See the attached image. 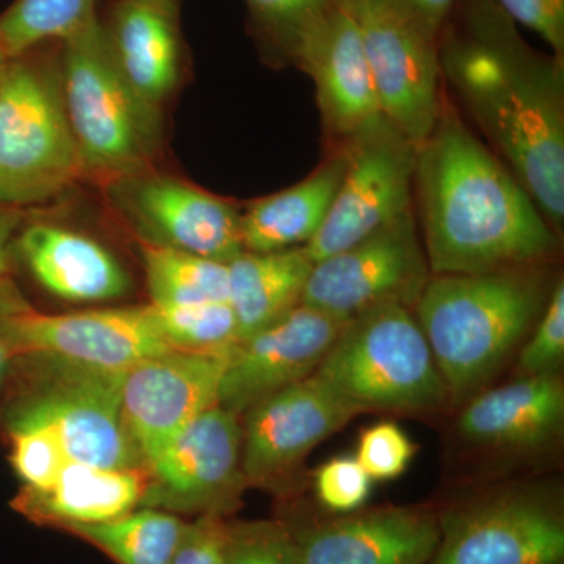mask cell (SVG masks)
I'll return each mask as SVG.
<instances>
[{"label":"cell","mask_w":564,"mask_h":564,"mask_svg":"<svg viewBox=\"0 0 564 564\" xmlns=\"http://www.w3.org/2000/svg\"><path fill=\"white\" fill-rule=\"evenodd\" d=\"M441 74L549 225L564 218L563 57L543 54L494 0H466L440 36Z\"/></svg>","instance_id":"obj_1"},{"label":"cell","mask_w":564,"mask_h":564,"mask_svg":"<svg viewBox=\"0 0 564 564\" xmlns=\"http://www.w3.org/2000/svg\"><path fill=\"white\" fill-rule=\"evenodd\" d=\"M413 191L434 274L522 269L558 251V236L532 196L445 102L417 144Z\"/></svg>","instance_id":"obj_2"},{"label":"cell","mask_w":564,"mask_h":564,"mask_svg":"<svg viewBox=\"0 0 564 564\" xmlns=\"http://www.w3.org/2000/svg\"><path fill=\"white\" fill-rule=\"evenodd\" d=\"M545 292L536 265L430 278L415 310L452 402L491 380L543 314Z\"/></svg>","instance_id":"obj_3"},{"label":"cell","mask_w":564,"mask_h":564,"mask_svg":"<svg viewBox=\"0 0 564 564\" xmlns=\"http://www.w3.org/2000/svg\"><path fill=\"white\" fill-rule=\"evenodd\" d=\"M57 58L84 173L117 182L147 172L161 141L159 111L126 80L101 18L58 43Z\"/></svg>","instance_id":"obj_4"},{"label":"cell","mask_w":564,"mask_h":564,"mask_svg":"<svg viewBox=\"0 0 564 564\" xmlns=\"http://www.w3.org/2000/svg\"><path fill=\"white\" fill-rule=\"evenodd\" d=\"M43 46L7 61L0 85V209L54 198L84 173L58 58ZM58 52V44H57Z\"/></svg>","instance_id":"obj_5"},{"label":"cell","mask_w":564,"mask_h":564,"mask_svg":"<svg viewBox=\"0 0 564 564\" xmlns=\"http://www.w3.org/2000/svg\"><path fill=\"white\" fill-rule=\"evenodd\" d=\"M315 375L362 413H426L451 400L425 334L403 304L345 322Z\"/></svg>","instance_id":"obj_6"},{"label":"cell","mask_w":564,"mask_h":564,"mask_svg":"<svg viewBox=\"0 0 564 564\" xmlns=\"http://www.w3.org/2000/svg\"><path fill=\"white\" fill-rule=\"evenodd\" d=\"M373 73L386 120L422 143L440 117V36L406 0H340Z\"/></svg>","instance_id":"obj_7"},{"label":"cell","mask_w":564,"mask_h":564,"mask_svg":"<svg viewBox=\"0 0 564 564\" xmlns=\"http://www.w3.org/2000/svg\"><path fill=\"white\" fill-rule=\"evenodd\" d=\"M41 364L31 391L17 404L43 415L61 434L70 462L110 469H144L122 421L128 369H107L29 356Z\"/></svg>","instance_id":"obj_8"},{"label":"cell","mask_w":564,"mask_h":564,"mask_svg":"<svg viewBox=\"0 0 564 564\" xmlns=\"http://www.w3.org/2000/svg\"><path fill=\"white\" fill-rule=\"evenodd\" d=\"M430 273L411 209L361 242L315 262L300 304L343 322L386 304L411 307Z\"/></svg>","instance_id":"obj_9"},{"label":"cell","mask_w":564,"mask_h":564,"mask_svg":"<svg viewBox=\"0 0 564 564\" xmlns=\"http://www.w3.org/2000/svg\"><path fill=\"white\" fill-rule=\"evenodd\" d=\"M440 519L430 564H563L562 508L544 491L505 489Z\"/></svg>","instance_id":"obj_10"},{"label":"cell","mask_w":564,"mask_h":564,"mask_svg":"<svg viewBox=\"0 0 564 564\" xmlns=\"http://www.w3.org/2000/svg\"><path fill=\"white\" fill-rule=\"evenodd\" d=\"M0 336L20 355L107 369H129L173 351L152 317L150 304L44 314L13 296H0Z\"/></svg>","instance_id":"obj_11"},{"label":"cell","mask_w":564,"mask_h":564,"mask_svg":"<svg viewBox=\"0 0 564 564\" xmlns=\"http://www.w3.org/2000/svg\"><path fill=\"white\" fill-rule=\"evenodd\" d=\"M348 165L322 228L304 245L311 261L361 242L413 209L415 152L388 120L345 143Z\"/></svg>","instance_id":"obj_12"},{"label":"cell","mask_w":564,"mask_h":564,"mask_svg":"<svg viewBox=\"0 0 564 564\" xmlns=\"http://www.w3.org/2000/svg\"><path fill=\"white\" fill-rule=\"evenodd\" d=\"M245 486L242 421L217 404L148 464L140 505L173 514L223 516L240 502Z\"/></svg>","instance_id":"obj_13"},{"label":"cell","mask_w":564,"mask_h":564,"mask_svg":"<svg viewBox=\"0 0 564 564\" xmlns=\"http://www.w3.org/2000/svg\"><path fill=\"white\" fill-rule=\"evenodd\" d=\"M226 358L173 350L129 367L122 421L144 469L192 422L217 406Z\"/></svg>","instance_id":"obj_14"},{"label":"cell","mask_w":564,"mask_h":564,"mask_svg":"<svg viewBox=\"0 0 564 564\" xmlns=\"http://www.w3.org/2000/svg\"><path fill=\"white\" fill-rule=\"evenodd\" d=\"M361 410L317 375L281 389L243 415L242 470L247 484L273 486Z\"/></svg>","instance_id":"obj_15"},{"label":"cell","mask_w":564,"mask_h":564,"mask_svg":"<svg viewBox=\"0 0 564 564\" xmlns=\"http://www.w3.org/2000/svg\"><path fill=\"white\" fill-rule=\"evenodd\" d=\"M343 321L299 304L291 313L234 345L226 358L218 404L242 415L321 366Z\"/></svg>","instance_id":"obj_16"},{"label":"cell","mask_w":564,"mask_h":564,"mask_svg":"<svg viewBox=\"0 0 564 564\" xmlns=\"http://www.w3.org/2000/svg\"><path fill=\"white\" fill-rule=\"evenodd\" d=\"M117 198L151 242L229 263L243 252L242 212L195 185L163 174L140 173L115 185Z\"/></svg>","instance_id":"obj_17"},{"label":"cell","mask_w":564,"mask_h":564,"mask_svg":"<svg viewBox=\"0 0 564 564\" xmlns=\"http://www.w3.org/2000/svg\"><path fill=\"white\" fill-rule=\"evenodd\" d=\"M292 62L314 80L323 124L344 143L386 120L358 29L336 3L300 41Z\"/></svg>","instance_id":"obj_18"},{"label":"cell","mask_w":564,"mask_h":564,"mask_svg":"<svg viewBox=\"0 0 564 564\" xmlns=\"http://www.w3.org/2000/svg\"><path fill=\"white\" fill-rule=\"evenodd\" d=\"M302 564H430L440 519L415 508H380L292 533Z\"/></svg>","instance_id":"obj_19"},{"label":"cell","mask_w":564,"mask_h":564,"mask_svg":"<svg viewBox=\"0 0 564 564\" xmlns=\"http://www.w3.org/2000/svg\"><path fill=\"white\" fill-rule=\"evenodd\" d=\"M564 386L558 373L521 377L481 392L464 408V440L496 451H538L562 436Z\"/></svg>","instance_id":"obj_20"},{"label":"cell","mask_w":564,"mask_h":564,"mask_svg":"<svg viewBox=\"0 0 564 564\" xmlns=\"http://www.w3.org/2000/svg\"><path fill=\"white\" fill-rule=\"evenodd\" d=\"M180 3L174 0H117L102 21L115 61L133 91L159 106L180 80Z\"/></svg>","instance_id":"obj_21"},{"label":"cell","mask_w":564,"mask_h":564,"mask_svg":"<svg viewBox=\"0 0 564 564\" xmlns=\"http://www.w3.org/2000/svg\"><path fill=\"white\" fill-rule=\"evenodd\" d=\"M18 248L32 276L58 299L109 302L131 291V278L121 263L84 234L36 223L21 234Z\"/></svg>","instance_id":"obj_22"},{"label":"cell","mask_w":564,"mask_h":564,"mask_svg":"<svg viewBox=\"0 0 564 564\" xmlns=\"http://www.w3.org/2000/svg\"><path fill=\"white\" fill-rule=\"evenodd\" d=\"M147 486V469H110L70 462L47 489L24 488L13 508L36 524H102L135 510Z\"/></svg>","instance_id":"obj_23"},{"label":"cell","mask_w":564,"mask_h":564,"mask_svg":"<svg viewBox=\"0 0 564 564\" xmlns=\"http://www.w3.org/2000/svg\"><path fill=\"white\" fill-rule=\"evenodd\" d=\"M347 165L344 147L306 180L248 204L240 217L243 251H281L310 243L332 209Z\"/></svg>","instance_id":"obj_24"},{"label":"cell","mask_w":564,"mask_h":564,"mask_svg":"<svg viewBox=\"0 0 564 564\" xmlns=\"http://www.w3.org/2000/svg\"><path fill=\"white\" fill-rule=\"evenodd\" d=\"M304 247L243 251L228 263L229 296L239 343L261 332L302 303L313 270Z\"/></svg>","instance_id":"obj_25"},{"label":"cell","mask_w":564,"mask_h":564,"mask_svg":"<svg viewBox=\"0 0 564 564\" xmlns=\"http://www.w3.org/2000/svg\"><path fill=\"white\" fill-rule=\"evenodd\" d=\"M184 529L185 522L177 516L143 507L102 524L65 530L84 538L118 564H172Z\"/></svg>","instance_id":"obj_26"},{"label":"cell","mask_w":564,"mask_h":564,"mask_svg":"<svg viewBox=\"0 0 564 564\" xmlns=\"http://www.w3.org/2000/svg\"><path fill=\"white\" fill-rule=\"evenodd\" d=\"M141 256L152 304L228 302V263L154 242Z\"/></svg>","instance_id":"obj_27"},{"label":"cell","mask_w":564,"mask_h":564,"mask_svg":"<svg viewBox=\"0 0 564 564\" xmlns=\"http://www.w3.org/2000/svg\"><path fill=\"white\" fill-rule=\"evenodd\" d=\"M98 0H14L0 14V52L13 58L43 44L62 43L99 17Z\"/></svg>","instance_id":"obj_28"},{"label":"cell","mask_w":564,"mask_h":564,"mask_svg":"<svg viewBox=\"0 0 564 564\" xmlns=\"http://www.w3.org/2000/svg\"><path fill=\"white\" fill-rule=\"evenodd\" d=\"M163 339L173 350L228 355L239 343L229 302L150 304Z\"/></svg>","instance_id":"obj_29"},{"label":"cell","mask_w":564,"mask_h":564,"mask_svg":"<svg viewBox=\"0 0 564 564\" xmlns=\"http://www.w3.org/2000/svg\"><path fill=\"white\" fill-rule=\"evenodd\" d=\"M10 462L24 488L47 489L70 463L61 434L43 415L14 403L7 415Z\"/></svg>","instance_id":"obj_30"},{"label":"cell","mask_w":564,"mask_h":564,"mask_svg":"<svg viewBox=\"0 0 564 564\" xmlns=\"http://www.w3.org/2000/svg\"><path fill=\"white\" fill-rule=\"evenodd\" d=\"M245 3L259 40L292 61L300 41L336 0H245Z\"/></svg>","instance_id":"obj_31"},{"label":"cell","mask_w":564,"mask_h":564,"mask_svg":"<svg viewBox=\"0 0 564 564\" xmlns=\"http://www.w3.org/2000/svg\"><path fill=\"white\" fill-rule=\"evenodd\" d=\"M223 564H302L292 532L278 522L226 524Z\"/></svg>","instance_id":"obj_32"},{"label":"cell","mask_w":564,"mask_h":564,"mask_svg":"<svg viewBox=\"0 0 564 564\" xmlns=\"http://www.w3.org/2000/svg\"><path fill=\"white\" fill-rule=\"evenodd\" d=\"M564 359V284L556 282L529 343L519 355L521 377L558 372Z\"/></svg>","instance_id":"obj_33"},{"label":"cell","mask_w":564,"mask_h":564,"mask_svg":"<svg viewBox=\"0 0 564 564\" xmlns=\"http://www.w3.org/2000/svg\"><path fill=\"white\" fill-rule=\"evenodd\" d=\"M414 455L413 441L399 425L380 422L362 432L356 459L372 480L388 481L404 474Z\"/></svg>","instance_id":"obj_34"},{"label":"cell","mask_w":564,"mask_h":564,"mask_svg":"<svg viewBox=\"0 0 564 564\" xmlns=\"http://www.w3.org/2000/svg\"><path fill=\"white\" fill-rule=\"evenodd\" d=\"M372 478L352 456H337L318 467L314 475L318 502L334 513L359 510L372 494Z\"/></svg>","instance_id":"obj_35"},{"label":"cell","mask_w":564,"mask_h":564,"mask_svg":"<svg viewBox=\"0 0 564 564\" xmlns=\"http://www.w3.org/2000/svg\"><path fill=\"white\" fill-rule=\"evenodd\" d=\"M514 22L536 33L556 57L564 54V0H494Z\"/></svg>","instance_id":"obj_36"},{"label":"cell","mask_w":564,"mask_h":564,"mask_svg":"<svg viewBox=\"0 0 564 564\" xmlns=\"http://www.w3.org/2000/svg\"><path fill=\"white\" fill-rule=\"evenodd\" d=\"M226 524L221 516H199L185 524L172 564H223Z\"/></svg>","instance_id":"obj_37"},{"label":"cell","mask_w":564,"mask_h":564,"mask_svg":"<svg viewBox=\"0 0 564 564\" xmlns=\"http://www.w3.org/2000/svg\"><path fill=\"white\" fill-rule=\"evenodd\" d=\"M408 6L415 11L423 24L434 33L441 36L447 22L454 14L455 7L459 0H406Z\"/></svg>","instance_id":"obj_38"},{"label":"cell","mask_w":564,"mask_h":564,"mask_svg":"<svg viewBox=\"0 0 564 564\" xmlns=\"http://www.w3.org/2000/svg\"><path fill=\"white\" fill-rule=\"evenodd\" d=\"M11 210L0 209V280L7 272L9 258H7V245H9L11 229H13L14 218Z\"/></svg>","instance_id":"obj_39"},{"label":"cell","mask_w":564,"mask_h":564,"mask_svg":"<svg viewBox=\"0 0 564 564\" xmlns=\"http://www.w3.org/2000/svg\"><path fill=\"white\" fill-rule=\"evenodd\" d=\"M11 355H13V351L10 350L9 345L0 336V388L6 384L7 377H9Z\"/></svg>","instance_id":"obj_40"},{"label":"cell","mask_w":564,"mask_h":564,"mask_svg":"<svg viewBox=\"0 0 564 564\" xmlns=\"http://www.w3.org/2000/svg\"><path fill=\"white\" fill-rule=\"evenodd\" d=\"M7 61H9V58L3 57L2 52H0V85H2L3 70H6Z\"/></svg>","instance_id":"obj_41"},{"label":"cell","mask_w":564,"mask_h":564,"mask_svg":"<svg viewBox=\"0 0 564 564\" xmlns=\"http://www.w3.org/2000/svg\"><path fill=\"white\" fill-rule=\"evenodd\" d=\"M174 2H177V3H180V0H174Z\"/></svg>","instance_id":"obj_42"}]
</instances>
